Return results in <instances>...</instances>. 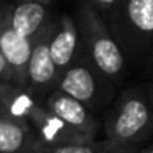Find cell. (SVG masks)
Returning a JSON list of instances; mask_svg holds the SVG:
<instances>
[{"instance_id": "1", "label": "cell", "mask_w": 153, "mask_h": 153, "mask_svg": "<svg viewBox=\"0 0 153 153\" xmlns=\"http://www.w3.org/2000/svg\"><path fill=\"white\" fill-rule=\"evenodd\" d=\"M0 105L10 115L22 120L45 148L94 142L61 122L46 109L43 100L35 97L28 89L0 84Z\"/></svg>"}, {"instance_id": "2", "label": "cell", "mask_w": 153, "mask_h": 153, "mask_svg": "<svg viewBox=\"0 0 153 153\" xmlns=\"http://www.w3.org/2000/svg\"><path fill=\"white\" fill-rule=\"evenodd\" d=\"M152 132V112L146 97L140 91H125L105 115V146L109 150L140 145Z\"/></svg>"}, {"instance_id": "3", "label": "cell", "mask_w": 153, "mask_h": 153, "mask_svg": "<svg viewBox=\"0 0 153 153\" xmlns=\"http://www.w3.org/2000/svg\"><path fill=\"white\" fill-rule=\"evenodd\" d=\"M77 30L89 51V63L109 81H119L125 69L123 53L91 4L81 7Z\"/></svg>"}, {"instance_id": "4", "label": "cell", "mask_w": 153, "mask_h": 153, "mask_svg": "<svg viewBox=\"0 0 153 153\" xmlns=\"http://www.w3.org/2000/svg\"><path fill=\"white\" fill-rule=\"evenodd\" d=\"M56 89L84 104L89 110L105 104L112 94L110 81L104 77L91 63L81 59L59 74Z\"/></svg>"}, {"instance_id": "5", "label": "cell", "mask_w": 153, "mask_h": 153, "mask_svg": "<svg viewBox=\"0 0 153 153\" xmlns=\"http://www.w3.org/2000/svg\"><path fill=\"white\" fill-rule=\"evenodd\" d=\"M53 30L54 23H45L33 35L27 71V89L38 99H45L51 91L56 89L59 79V74L50 56V38Z\"/></svg>"}, {"instance_id": "6", "label": "cell", "mask_w": 153, "mask_h": 153, "mask_svg": "<svg viewBox=\"0 0 153 153\" xmlns=\"http://www.w3.org/2000/svg\"><path fill=\"white\" fill-rule=\"evenodd\" d=\"M31 43L33 36H22L12 28L8 7L0 8V53L12 73L15 87L27 89V71L31 54Z\"/></svg>"}, {"instance_id": "7", "label": "cell", "mask_w": 153, "mask_h": 153, "mask_svg": "<svg viewBox=\"0 0 153 153\" xmlns=\"http://www.w3.org/2000/svg\"><path fill=\"white\" fill-rule=\"evenodd\" d=\"M41 100L46 105V109L51 114H54L68 127H71L73 130H76L77 133H81L86 138L96 140V135L99 132V122L84 104L74 100L73 97L66 96L64 92H61L58 89L51 91Z\"/></svg>"}, {"instance_id": "8", "label": "cell", "mask_w": 153, "mask_h": 153, "mask_svg": "<svg viewBox=\"0 0 153 153\" xmlns=\"http://www.w3.org/2000/svg\"><path fill=\"white\" fill-rule=\"evenodd\" d=\"M79 40L81 35L77 23L69 15H63L59 22L54 23V30L50 38V56L58 74L79 59Z\"/></svg>"}, {"instance_id": "9", "label": "cell", "mask_w": 153, "mask_h": 153, "mask_svg": "<svg viewBox=\"0 0 153 153\" xmlns=\"http://www.w3.org/2000/svg\"><path fill=\"white\" fill-rule=\"evenodd\" d=\"M30 128L0 105V153H46Z\"/></svg>"}, {"instance_id": "10", "label": "cell", "mask_w": 153, "mask_h": 153, "mask_svg": "<svg viewBox=\"0 0 153 153\" xmlns=\"http://www.w3.org/2000/svg\"><path fill=\"white\" fill-rule=\"evenodd\" d=\"M54 0H15L8 5L10 25L18 35L31 38L45 23Z\"/></svg>"}, {"instance_id": "11", "label": "cell", "mask_w": 153, "mask_h": 153, "mask_svg": "<svg viewBox=\"0 0 153 153\" xmlns=\"http://www.w3.org/2000/svg\"><path fill=\"white\" fill-rule=\"evenodd\" d=\"M125 23L137 36L150 38L153 31V0H127Z\"/></svg>"}, {"instance_id": "12", "label": "cell", "mask_w": 153, "mask_h": 153, "mask_svg": "<svg viewBox=\"0 0 153 153\" xmlns=\"http://www.w3.org/2000/svg\"><path fill=\"white\" fill-rule=\"evenodd\" d=\"M46 153H109L104 143L99 142H87V143H77V145H63L48 148Z\"/></svg>"}, {"instance_id": "13", "label": "cell", "mask_w": 153, "mask_h": 153, "mask_svg": "<svg viewBox=\"0 0 153 153\" xmlns=\"http://www.w3.org/2000/svg\"><path fill=\"white\" fill-rule=\"evenodd\" d=\"M0 84H10V86H13V77H12V73L8 69L2 53H0Z\"/></svg>"}, {"instance_id": "14", "label": "cell", "mask_w": 153, "mask_h": 153, "mask_svg": "<svg viewBox=\"0 0 153 153\" xmlns=\"http://www.w3.org/2000/svg\"><path fill=\"white\" fill-rule=\"evenodd\" d=\"M92 2V7L94 8H102V10H110L112 7H115V4H117V0H91Z\"/></svg>"}, {"instance_id": "15", "label": "cell", "mask_w": 153, "mask_h": 153, "mask_svg": "<svg viewBox=\"0 0 153 153\" xmlns=\"http://www.w3.org/2000/svg\"><path fill=\"white\" fill-rule=\"evenodd\" d=\"M138 153H153V148H152V145H146L145 148H142Z\"/></svg>"}]
</instances>
